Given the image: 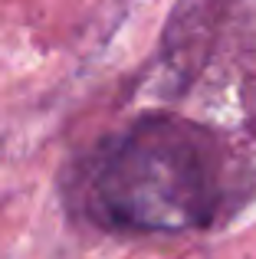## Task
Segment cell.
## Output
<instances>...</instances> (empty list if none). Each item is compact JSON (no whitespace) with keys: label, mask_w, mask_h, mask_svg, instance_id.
<instances>
[{"label":"cell","mask_w":256,"mask_h":259,"mask_svg":"<svg viewBox=\"0 0 256 259\" xmlns=\"http://www.w3.org/2000/svg\"><path fill=\"white\" fill-rule=\"evenodd\" d=\"M105 223L135 233L207 227L227 197V154L217 135L178 115H148L109 148L92 181Z\"/></svg>","instance_id":"cell-1"}]
</instances>
